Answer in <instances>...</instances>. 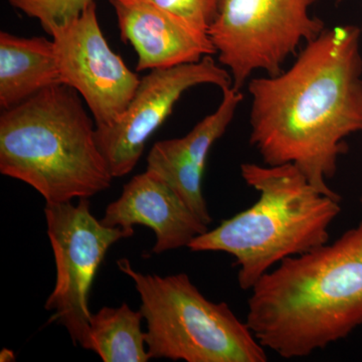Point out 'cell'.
Masks as SVG:
<instances>
[{
	"label": "cell",
	"instance_id": "6da1fadb",
	"mask_svg": "<svg viewBox=\"0 0 362 362\" xmlns=\"http://www.w3.org/2000/svg\"><path fill=\"white\" fill-rule=\"evenodd\" d=\"M361 30H325L292 66L252 78L250 141L266 165L293 164L321 194L341 199L327 181L362 131Z\"/></svg>",
	"mask_w": 362,
	"mask_h": 362
},
{
	"label": "cell",
	"instance_id": "7a4b0ae2",
	"mask_svg": "<svg viewBox=\"0 0 362 362\" xmlns=\"http://www.w3.org/2000/svg\"><path fill=\"white\" fill-rule=\"evenodd\" d=\"M246 322L264 349L301 358L362 326V221L281 262L252 288Z\"/></svg>",
	"mask_w": 362,
	"mask_h": 362
},
{
	"label": "cell",
	"instance_id": "3957f363",
	"mask_svg": "<svg viewBox=\"0 0 362 362\" xmlns=\"http://www.w3.org/2000/svg\"><path fill=\"white\" fill-rule=\"evenodd\" d=\"M77 90L58 84L0 116V173L23 181L45 204L88 199L114 176L96 140V124Z\"/></svg>",
	"mask_w": 362,
	"mask_h": 362
},
{
	"label": "cell",
	"instance_id": "277c9868",
	"mask_svg": "<svg viewBox=\"0 0 362 362\" xmlns=\"http://www.w3.org/2000/svg\"><path fill=\"white\" fill-rule=\"evenodd\" d=\"M240 173L259 192L258 201L197 235L187 247L233 256L240 268V287L251 291L281 262L328 243L341 199L321 194L293 164L244 163Z\"/></svg>",
	"mask_w": 362,
	"mask_h": 362
},
{
	"label": "cell",
	"instance_id": "5b68a950",
	"mask_svg": "<svg viewBox=\"0 0 362 362\" xmlns=\"http://www.w3.org/2000/svg\"><path fill=\"white\" fill-rule=\"evenodd\" d=\"M117 265L134 282L151 358L187 362H266V349L225 302L211 301L187 274L161 277Z\"/></svg>",
	"mask_w": 362,
	"mask_h": 362
},
{
	"label": "cell",
	"instance_id": "8992f818",
	"mask_svg": "<svg viewBox=\"0 0 362 362\" xmlns=\"http://www.w3.org/2000/svg\"><path fill=\"white\" fill-rule=\"evenodd\" d=\"M317 0H220L209 39L218 61L230 70L233 89L240 90L255 71L282 73L286 59L302 42L326 30L312 16Z\"/></svg>",
	"mask_w": 362,
	"mask_h": 362
},
{
	"label": "cell",
	"instance_id": "52a82bcc",
	"mask_svg": "<svg viewBox=\"0 0 362 362\" xmlns=\"http://www.w3.org/2000/svg\"><path fill=\"white\" fill-rule=\"evenodd\" d=\"M45 216L54 262L57 280L45 302L52 311L49 322L62 324L74 344H89V294L98 269L109 249L118 240L134 235V228H112L97 220L88 199L45 204Z\"/></svg>",
	"mask_w": 362,
	"mask_h": 362
},
{
	"label": "cell",
	"instance_id": "ba28073f",
	"mask_svg": "<svg viewBox=\"0 0 362 362\" xmlns=\"http://www.w3.org/2000/svg\"><path fill=\"white\" fill-rule=\"evenodd\" d=\"M93 1L78 18L54 28L59 83L77 90L97 127L110 126L127 109L140 83L104 37Z\"/></svg>",
	"mask_w": 362,
	"mask_h": 362
},
{
	"label": "cell",
	"instance_id": "9c48e42d",
	"mask_svg": "<svg viewBox=\"0 0 362 362\" xmlns=\"http://www.w3.org/2000/svg\"><path fill=\"white\" fill-rule=\"evenodd\" d=\"M233 87L230 71L211 56L197 63L156 69L140 78L123 115L110 126H96V140L112 175L122 177L137 165L145 144L170 115L181 95L197 85Z\"/></svg>",
	"mask_w": 362,
	"mask_h": 362
},
{
	"label": "cell",
	"instance_id": "30bf717a",
	"mask_svg": "<svg viewBox=\"0 0 362 362\" xmlns=\"http://www.w3.org/2000/svg\"><path fill=\"white\" fill-rule=\"evenodd\" d=\"M242 101L240 90L233 87L223 90V100L213 114L197 123L185 137L156 143L147 157L146 170L168 183L206 226L211 223L202 194L207 157L214 143L228 129Z\"/></svg>",
	"mask_w": 362,
	"mask_h": 362
},
{
	"label": "cell",
	"instance_id": "8fae6325",
	"mask_svg": "<svg viewBox=\"0 0 362 362\" xmlns=\"http://www.w3.org/2000/svg\"><path fill=\"white\" fill-rule=\"evenodd\" d=\"M121 40L138 54L136 71L197 63L216 54L209 35L149 0H110Z\"/></svg>",
	"mask_w": 362,
	"mask_h": 362
},
{
	"label": "cell",
	"instance_id": "7c38bea8",
	"mask_svg": "<svg viewBox=\"0 0 362 362\" xmlns=\"http://www.w3.org/2000/svg\"><path fill=\"white\" fill-rule=\"evenodd\" d=\"M105 226H148L156 233L154 254L188 247L209 226L202 223L168 183L146 170L126 183L122 194L107 206Z\"/></svg>",
	"mask_w": 362,
	"mask_h": 362
},
{
	"label": "cell",
	"instance_id": "4fadbf2b",
	"mask_svg": "<svg viewBox=\"0 0 362 362\" xmlns=\"http://www.w3.org/2000/svg\"><path fill=\"white\" fill-rule=\"evenodd\" d=\"M61 84L54 40L0 33V107L13 108Z\"/></svg>",
	"mask_w": 362,
	"mask_h": 362
},
{
	"label": "cell",
	"instance_id": "5bb4252c",
	"mask_svg": "<svg viewBox=\"0 0 362 362\" xmlns=\"http://www.w3.org/2000/svg\"><path fill=\"white\" fill-rule=\"evenodd\" d=\"M142 320V312L132 310L127 303L103 307L90 314L87 350L96 352L104 362L150 361Z\"/></svg>",
	"mask_w": 362,
	"mask_h": 362
},
{
	"label": "cell",
	"instance_id": "9a60e30c",
	"mask_svg": "<svg viewBox=\"0 0 362 362\" xmlns=\"http://www.w3.org/2000/svg\"><path fill=\"white\" fill-rule=\"evenodd\" d=\"M94 0H8L11 6L40 21L49 33L76 20Z\"/></svg>",
	"mask_w": 362,
	"mask_h": 362
},
{
	"label": "cell",
	"instance_id": "2e32d148",
	"mask_svg": "<svg viewBox=\"0 0 362 362\" xmlns=\"http://www.w3.org/2000/svg\"><path fill=\"white\" fill-rule=\"evenodd\" d=\"M199 32L209 33L218 16L220 0H149Z\"/></svg>",
	"mask_w": 362,
	"mask_h": 362
},
{
	"label": "cell",
	"instance_id": "e0dca14e",
	"mask_svg": "<svg viewBox=\"0 0 362 362\" xmlns=\"http://www.w3.org/2000/svg\"><path fill=\"white\" fill-rule=\"evenodd\" d=\"M0 361L1 362H11L16 361V356L13 350L4 349L0 352Z\"/></svg>",
	"mask_w": 362,
	"mask_h": 362
},
{
	"label": "cell",
	"instance_id": "ac0fdd59",
	"mask_svg": "<svg viewBox=\"0 0 362 362\" xmlns=\"http://www.w3.org/2000/svg\"><path fill=\"white\" fill-rule=\"evenodd\" d=\"M361 206H362V195H361Z\"/></svg>",
	"mask_w": 362,
	"mask_h": 362
}]
</instances>
